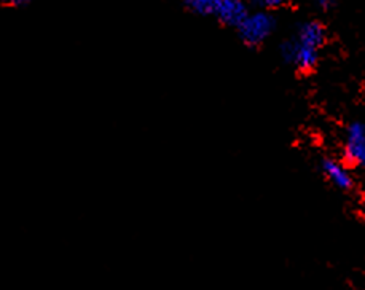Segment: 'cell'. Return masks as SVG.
Returning a JSON list of instances; mask_svg holds the SVG:
<instances>
[{
	"instance_id": "6da1fadb",
	"label": "cell",
	"mask_w": 365,
	"mask_h": 290,
	"mask_svg": "<svg viewBox=\"0 0 365 290\" xmlns=\"http://www.w3.org/2000/svg\"><path fill=\"white\" fill-rule=\"evenodd\" d=\"M325 42V31L317 21L303 23L290 41L281 45V56L287 64L302 72H310L319 61V51Z\"/></svg>"
},
{
	"instance_id": "7a4b0ae2",
	"label": "cell",
	"mask_w": 365,
	"mask_h": 290,
	"mask_svg": "<svg viewBox=\"0 0 365 290\" xmlns=\"http://www.w3.org/2000/svg\"><path fill=\"white\" fill-rule=\"evenodd\" d=\"M275 24V18L267 11L249 13L238 28V34L248 47H258L273 34Z\"/></svg>"
},
{
	"instance_id": "3957f363",
	"label": "cell",
	"mask_w": 365,
	"mask_h": 290,
	"mask_svg": "<svg viewBox=\"0 0 365 290\" xmlns=\"http://www.w3.org/2000/svg\"><path fill=\"white\" fill-rule=\"evenodd\" d=\"M343 155L351 166L365 168V124L362 122H353L348 127Z\"/></svg>"
},
{
	"instance_id": "277c9868",
	"label": "cell",
	"mask_w": 365,
	"mask_h": 290,
	"mask_svg": "<svg viewBox=\"0 0 365 290\" xmlns=\"http://www.w3.org/2000/svg\"><path fill=\"white\" fill-rule=\"evenodd\" d=\"M321 171L332 186L338 190H351L354 186V179L351 176L348 166L335 158H324L321 163Z\"/></svg>"
},
{
	"instance_id": "5b68a950",
	"label": "cell",
	"mask_w": 365,
	"mask_h": 290,
	"mask_svg": "<svg viewBox=\"0 0 365 290\" xmlns=\"http://www.w3.org/2000/svg\"><path fill=\"white\" fill-rule=\"evenodd\" d=\"M248 15L249 10L244 0H221L216 18L222 24L238 29Z\"/></svg>"
},
{
	"instance_id": "8992f818",
	"label": "cell",
	"mask_w": 365,
	"mask_h": 290,
	"mask_svg": "<svg viewBox=\"0 0 365 290\" xmlns=\"http://www.w3.org/2000/svg\"><path fill=\"white\" fill-rule=\"evenodd\" d=\"M189 9L200 16H216L221 0H185Z\"/></svg>"
},
{
	"instance_id": "52a82bcc",
	"label": "cell",
	"mask_w": 365,
	"mask_h": 290,
	"mask_svg": "<svg viewBox=\"0 0 365 290\" xmlns=\"http://www.w3.org/2000/svg\"><path fill=\"white\" fill-rule=\"evenodd\" d=\"M285 4V0H257V5L263 10H276L281 9Z\"/></svg>"
},
{
	"instance_id": "ba28073f",
	"label": "cell",
	"mask_w": 365,
	"mask_h": 290,
	"mask_svg": "<svg viewBox=\"0 0 365 290\" xmlns=\"http://www.w3.org/2000/svg\"><path fill=\"white\" fill-rule=\"evenodd\" d=\"M2 2L6 5H13V6H23V5L31 4L32 0H2Z\"/></svg>"
},
{
	"instance_id": "9c48e42d",
	"label": "cell",
	"mask_w": 365,
	"mask_h": 290,
	"mask_svg": "<svg viewBox=\"0 0 365 290\" xmlns=\"http://www.w3.org/2000/svg\"><path fill=\"white\" fill-rule=\"evenodd\" d=\"M317 5L322 10H330L334 6V0H317Z\"/></svg>"
}]
</instances>
